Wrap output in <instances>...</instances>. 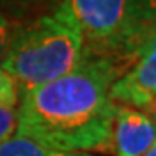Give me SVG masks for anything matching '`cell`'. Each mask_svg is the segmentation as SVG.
<instances>
[{"mask_svg": "<svg viewBox=\"0 0 156 156\" xmlns=\"http://www.w3.org/2000/svg\"><path fill=\"white\" fill-rule=\"evenodd\" d=\"M113 102H125L134 109L154 113L156 106V50L154 37L146 44L139 61L123 76L115 78L109 87Z\"/></svg>", "mask_w": 156, "mask_h": 156, "instance_id": "4", "label": "cell"}, {"mask_svg": "<svg viewBox=\"0 0 156 156\" xmlns=\"http://www.w3.org/2000/svg\"><path fill=\"white\" fill-rule=\"evenodd\" d=\"M85 56L82 35L62 17L52 14L11 33L0 68L24 94L69 73Z\"/></svg>", "mask_w": 156, "mask_h": 156, "instance_id": "2", "label": "cell"}, {"mask_svg": "<svg viewBox=\"0 0 156 156\" xmlns=\"http://www.w3.org/2000/svg\"><path fill=\"white\" fill-rule=\"evenodd\" d=\"M115 78L111 61L87 54L69 73L23 94L17 128L68 153L106 147L116 109L109 97Z\"/></svg>", "mask_w": 156, "mask_h": 156, "instance_id": "1", "label": "cell"}, {"mask_svg": "<svg viewBox=\"0 0 156 156\" xmlns=\"http://www.w3.org/2000/svg\"><path fill=\"white\" fill-rule=\"evenodd\" d=\"M69 156H90V154L85 153V151H75V153H69Z\"/></svg>", "mask_w": 156, "mask_h": 156, "instance_id": "10", "label": "cell"}, {"mask_svg": "<svg viewBox=\"0 0 156 156\" xmlns=\"http://www.w3.org/2000/svg\"><path fill=\"white\" fill-rule=\"evenodd\" d=\"M54 14L69 23L83 44L108 47L127 33L132 0H59Z\"/></svg>", "mask_w": 156, "mask_h": 156, "instance_id": "3", "label": "cell"}, {"mask_svg": "<svg viewBox=\"0 0 156 156\" xmlns=\"http://www.w3.org/2000/svg\"><path fill=\"white\" fill-rule=\"evenodd\" d=\"M17 123H19V116L16 106H0V142L9 139L16 132Z\"/></svg>", "mask_w": 156, "mask_h": 156, "instance_id": "7", "label": "cell"}, {"mask_svg": "<svg viewBox=\"0 0 156 156\" xmlns=\"http://www.w3.org/2000/svg\"><path fill=\"white\" fill-rule=\"evenodd\" d=\"M109 144L116 156H142L156 146L154 122L144 111L116 104Z\"/></svg>", "mask_w": 156, "mask_h": 156, "instance_id": "5", "label": "cell"}, {"mask_svg": "<svg viewBox=\"0 0 156 156\" xmlns=\"http://www.w3.org/2000/svg\"><path fill=\"white\" fill-rule=\"evenodd\" d=\"M9 38H11V26H9V21L5 19L4 14H0V61H2L4 52H5V49H7Z\"/></svg>", "mask_w": 156, "mask_h": 156, "instance_id": "9", "label": "cell"}, {"mask_svg": "<svg viewBox=\"0 0 156 156\" xmlns=\"http://www.w3.org/2000/svg\"><path fill=\"white\" fill-rule=\"evenodd\" d=\"M17 95L19 90L16 82L11 78L9 73L0 68V106H16Z\"/></svg>", "mask_w": 156, "mask_h": 156, "instance_id": "8", "label": "cell"}, {"mask_svg": "<svg viewBox=\"0 0 156 156\" xmlns=\"http://www.w3.org/2000/svg\"><path fill=\"white\" fill-rule=\"evenodd\" d=\"M142 156H156V146H154V147H151V149L147 151V153H144Z\"/></svg>", "mask_w": 156, "mask_h": 156, "instance_id": "11", "label": "cell"}, {"mask_svg": "<svg viewBox=\"0 0 156 156\" xmlns=\"http://www.w3.org/2000/svg\"><path fill=\"white\" fill-rule=\"evenodd\" d=\"M0 156H69V153L17 128L9 139L0 142Z\"/></svg>", "mask_w": 156, "mask_h": 156, "instance_id": "6", "label": "cell"}]
</instances>
